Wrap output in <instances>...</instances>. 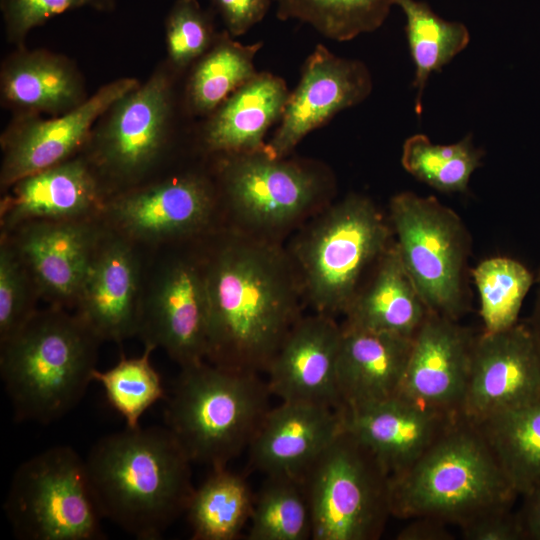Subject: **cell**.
<instances>
[{
  "instance_id": "28",
  "label": "cell",
  "mask_w": 540,
  "mask_h": 540,
  "mask_svg": "<svg viewBox=\"0 0 540 540\" xmlns=\"http://www.w3.org/2000/svg\"><path fill=\"white\" fill-rule=\"evenodd\" d=\"M262 42L242 44L226 30L190 69L184 89V108L195 117H208L233 92L257 74L254 58Z\"/></svg>"
},
{
  "instance_id": "9",
  "label": "cell",
  "mask_w": 540,
  "mask_h": 540,
  "mask_svg": "<svg viewBox=\"0 0 540 540\" xmlns=\"http://www.w3.org/2000/svg\"><path fill=\"white\" fill-rule=\"evenodd\" d=\"M389 210L402 262L426 307L457 321L469 308L470 237L461 218L435 197L412 192L393 196Z\"/></svg>"
},
{
  "instance_id": "19",
  "label": "cell",
  "mask_w": 540,
  "mask_h": 540,
  "mask_svg": "<svg viewBox=\"0 0 540 540\" xmlns=\"http://www.w3.org/2000/svg\"><path fill=\"white\" fill-rule=\"evenodd\" d=\"M475 336L456 320L430 312L413 337L397 396L433 411L460 415Z\"/></svg>"
},
{
  "instance_id": "3",
  "label": "cell",
  "mask_w": 540,
  "mask_h": 540,
  "mask_svg": "<svg viewBox=\"0 0 540 540\" xmlns=\"http://www.w3.org/2000/svg\"><path fill=\"white\" fill-rule=\"evenodd\" d=\"M103 341L68 309H37L0 342V376L18 422L48 424L72 410L93 381Z\"/></svg>"
},
{
  "instance_id": "37",
  "label": "cell",
  "mask_w": 540,
  "mask_h": 540,
  "mask_svg": "<svg viewBox=\"0 0 540 540\" xmlns=\"http://www.w3.org/2000/svg\"><path fill=\"white\" fill-rule=\"evenodd\" d=\"M168 65L177 73L191 68L213 45L215 30L210 11L198 0H175L165 19Z\"/></svg>"
},
{
  "instance_id": "8",
  "label": "cell",
  "mask_w": 540,
  "mask_h": 540,
  "mask_svg": "<svg viewBox=\"0 0 540 540\" xmlns=\"http://www.w3.org/2000/svg\"><path fill=\"white\" fill-rule=\"evenodd\" d=\"M313 540H376L391 512V475L343 428L305 474Z\"/></svg>"
},
{
  "instance_id": "5",
  "label": "cell",
  "mask_w": 540,
  "mask_h": 540,
  "mask_svg": "<svg viewBox=\"0 0 540 540\" xmlns=\"http://www.w3.org/2000/svg\"><path fill=\"white\" fill-rule=\"evenodd\" d=\"M270 396L258 373L203 361L181 368L166 398V427L192 463L226 468L249 447Z\"/></svg>"
},
{
  "instance_id": "1",
  "label": "cell",
  "mask_w": 540,
  "mask_h": 540,
  "mask_svg": "<svg viewBox=\"0 0 540 540\" xmlns=\"http://www.w3.org/2000/svg\"><path fill=\"white\" fill-rule=\"evenodd\" d=\"M203 237L209 321L206 360L267 372L295 323L303 294L295 265L271 239L232 227Z\"/></svg>"
},
{
  "instance_id": "24",
  "label": "cell",
  "mask_w": 540,
  "mask_h": 540,
  "mask_svg": "<svg viewBox=\"0 0 540 540\" xmlns=\"http://www.w3.org/2000/svg\"><path fill=\"white\" fill-rule=\"evenodd\" d=\"M343 413L344 428L377 456L391 477L416 462L460 416L433 411L399 396Z\"/></svg>"
},
{
  "instance_id": "41",
  "label": "cell",
  "mask_w": 540,
  "mask_h": 540,
  "mask_svg": "<svg viewBox=\"0 0 540 540\" xmlns=\"http://www.w3.org/2000/svg\"><path fill=\"white\" fill-rule=\"evenodd\" d=\"M211 4L220 15L225 30L235 38L263 20L271 0H211Z\"/></svg>"
},
{
  "instance_id": "25",
  "label": "cell",
  "mask_w": 540,
  "mask_h": 540,
  "mask_svg": "<svg viewBox=\"0 0 540 540\" xmlns=\"http://www.w3.org/2000/svg\"><path fill=\"white\" fill-rule=\"evenodd\" d=\"M412 343L413 338L342 328L337 363L342 410H357L397 396Z\"/></svg>"
},
{
  "instance_id": "26",
  "label": "cell",
  "mask_w": 540,
  "mask_h": 540,
  "mask_svg": "<svg viewBox=\"0 0 540 540\" xmlns=\"http://www.w3.org/2000/svg\"><path fill=\"white\" fill-rule=\"evenodd\" d=\"M289 95L282 78L257 72L205 118L201 147L215 156L266 150L265 135L281 119Z\"/></svg>"
},
{
  "instance_id": "21",
  "label": "cell",
  "mask_w": 540,
  "mask_h": 540,
  "mask_svg": "<svg viewBox=\"0 0 540 540\" xmlns=\"http://www.w3.org/2000/svg\"><path fill=\"white\" fill-rule=\"evenodd\" d=\"M341 339L342 327L332 316L301 317L266 372L271 395L342 410L337 385Z\"/></svg>"
},
{
  "instance_id": "33",
  "label": "cell",
  "mask_w": 540,
  "mask_h": 540,
  "mask_svg": "<svg viewBox=\"0 0 540 540\" xmlns=\"http://www.w3.org/2000/svg\"><path fill=\"white\" fill-rule=\"evenodd\" d=\"M249 522V540L311 539V516L303 483L285 476H267L254 499Z\"/></svg>"
},
{
  "instance_id": "31",
  "label": "cell",
  "mask_w": 540,
  "mask_h": 540,
  "mask_svg": "<svg viewBox=\"0 0 540 540\" xmlns=\"http://www.w3.org/2000/svg\"><path fill=\"white\" fill-rule=\"evenodd\" d=\"M406 16V36L415 64L413 86L417 89L415 111L422 112V95L428 77L449 63L466 48L470 35L460 22H449L437 16L425 2L397 0Z\"/></svg>"
},
{
  "instance_id": "11",
  "label": "cell",
  "mask_w": 540,
  "mask_h": 540,
  "mask_svg": "<svg viewBox=\"0 0 540 540\" xmlns=\"http://www.w3.org/2000/svg\"><path fill=\"white\" fill-rule=\"evenodd\" d=\"M214 179L232 228L262 237L283 231L313 211L325 194L315 168L263 151L217 156Z\"/></svg>"
},
{
  "instance_id": "40",
  "label": "cell",
  "mask_w": 540,
  "mask_h": 540,
  "mask_svg": "<svg viewBox=\"0 0 540 540\" xmlns=\"http://www.w3.org/2000/svg\"><path fill=\"white\" fill-rule=\"evenodd\" d=\"M467 540H521L523 534L512 507L485 512L459 527Z\"/></svg>"
},
{
  "instance_id": "12",
  "label": "cell",
  "mask_w": 540,
  "mask_h": 540,
  "mask_svg": "<svg viewBox=\"0 0 540 540\" xmlns=\"http://www.w3.org/2000/svg\"><path fill=\"white\" fill-rule=\"evenodd\" d=\"M221 207L214 178L183 171L158 175L109 196L100 218L109 230L153 250L216 230Z\"/></svg>"
},
{
  "instance_id": "39",
  "label": "cell",
  "mask_w": 540,
  "mask_h": 540,
  "mask_svg": "<svg viewBox=\"0 0 540 540\" xmlns=\"http://www.w3.org/2000/svg\"><path fill=\"white\" fill-rule=\"evenodd\" d=\"M115 6L116 0H0L5 38L15 48L25 47L34 28L66 11L88 7L111 12Z\"/></svg>"
},
{
  "instance_id": "14",
  "label": "cell",
  "mask_w": 540,
  "mask_h": 540,
  "mask_svg": "<svg viewBox=\"0 0 540 540\" xmlns=\"http://www.w3.org/2000/svg\"><path fill=\"white\" fill-rule=\"evenodd\" d=\"M139 83L133 77L110 81L61 116H12L0 137L1 191L28 175L81 154L100 116Z\"/></svg>"
},
{
  "instance_id": "36",
  "label": "cell",
  "mask_w": 540,
  "mask_h": 540,
  "mask_svg": "<svg viewBox=\"0 0 540 540\" xmlns=\"http://www.w3.org/2000/svg\"><path fill=\"white\" fill-rule=\"evenodd\" d=\"M154 349L145 345L141 356L122 355L108 370L93 372V381L102 385L108 403L123 417L128 428L139 427L143 414L167 398L161 376L150 360Z\"/></svg>"
},
{
  "instance_id": "4",
  "label": "cell",
  "mask_w": 540,
  "mask_h": 540,
  "mask_svg": "<svg viewBox=\"0 0 540 540\" xmlns=\"http://www.w3.org/2000/svg\"><path fill=\"white\" fill-rule=\"evenodd\" d=\"M510 485L477 426L461 415L408 469L391 477V512L462 526L512 507Z\"/></svg>"
},
{
  "instance_id": "13",
  "label": "cell",
  "mask_w": 540,
  "mask_h": 540,
  "mask_svg": "<svg viewBox=\"0 0 540 540\" xmlns=\"http://www.w3.org/2000/svg\"><path fill=\"white\" fill-rule=\"evenodd\" d=\"M172 247L145 265L137 336L183 368L206 361L208 296L200 245Z\"/></svg>"
},
{
  "instance_id": "34",
  "label": "cell",
  "mask_w": 540,
  "mask_h": 540,
  "mask_svg": "<svg viewBox=\"0 0 540 540\" xmlns=\"http://www.w3.org/2000/svg\"><path fill=\"white\" fill-rule=\"evenodd\" d=\"M482 156L470 134L450 145L433 144L427 136L416 134L404 142L401 163L419 181L440 192L455 193L467 191Z\"/></svg>"
},
{
  "instance_id": "23",
  "label": "cell",
  "mask_w": 540,
  "mask_h": 540,
  "mask_svg": "<svg viewBox=\"0 0 540 540\" xmlns=\"http://www.w3.org/2000/svg\"><path fill=\"white\" fill-rule=\"evenodd\" d=\"M88 97L83 74L64 54L25 46L1 62L0 103L12 116H61Z\"/></svg>"
},
{
  "instance_id": "35",
  "label": "cell",
  "mask_w": 540,
  "mask_h": 540,
  "mask_svg": "<svg viewBox=\"0 0 540 540\" xmlns=\"http://www.w3.org/2000/svg\"><path fill=\"white\" fill-rule=\"evenodd\" d=\"M472 276L480 300L484 331L497 332L515 325L535 276L519 261L492 257L481 261Z\"/></svg>"
},
{
  "instance_id": "15",
  "label": "cell",
  "mask_w": 540,
  "mask_h": 540,
  "mask_svg": "<svg viewBox=\"0 0 540 540\" xmlns=\"http://www.w3.org/2000/svg\"><path fill=\"white\" fill-rule=\"evenodd\" d=\"M540 400V350L526 322L475 336L460 415L476 423Z\"/></svg>"
},
{
  "instance_id": "16",
  "label": "cell",
  "mask_w": 540,
  "mask_h": 540,
  "mask_svg": "<svg viewBox=\"0 0 540 540\" xmlns=\"http://www.w3.org/2000/svg\"><path fill=\"white\" fill-rule=\"evenodd\" d=\"M105 230L99 217L77 220H38L10 232V238L48 305L74 308Z\"/></svg>"
},
{
  "instance_id": "17",
  "label": "cell",
  "mask_w": 540,
  "mask_h": 540,
  "mask_svg": "<svg viewBox=\"0 0 540 540\" xmlns=\"http://www.w3.org/2000/svg\"><path fill=\"white\" fill-rule=\"evenodd\" d=\"M142 249L106 227L97 244L74 309L102 341L137 336L146 265Z\"/></svg>"
},
{
  "instance_id": "29",
  "label": "cell",
  "mask_w": 540,
  "mask_h": 540,
  "mask_svg": "<svg viewBox=\"0 0 540 540\" xmlns=\"http://www.w3.org/2000/svg\"><path fill=\"white\" fill-rule=\"evenodd\" d=\"M474 424L518 496L540 483V400Z\"/></svg>"
},
{
  "instance_id": "6",
  "label": "cell",
  "mask_w": 540,
  "mask_h": 540,
  "mask_svg": "<svg viewBox=\"0 0 540 540\" xmlns=\"http://www.w3.org/2000/svg\"><path fill=\"white\" fill-rule=\"evenodd\" d=\"M391 230L377 206L356 194L328 207L307 227L290 257L317 313L346 312L367 271L392 243Z\"/></svg>"
},
{
  "instance_id": "18",
  "label": "cell",
  "mask_w": 540,
  "mask_h": 540,
  "mask_svg": "<svg viewBox=\"0 0 540 540\" xmlns=\"http://www.w3.org/2000/svg\"><path fill=\"white\" fill-rule=\"evenodd\" d=\"M371 90L372 78L362 62L340 58L317 45L305 61L280 125L267 143L268 153L285 158L307 134L338 112L365 100Z\"/></svg>"
},
{
  "instance_id": "27",
  "label": "cell",
  "mask_w": 540,
  "mask_h": 540,
  "mask_svg": "<svg viewBox=\"0 0 540 540\" xmlns=\"http://www.w3.org/2000/svg\"><path fill=\"white\" fill-rule=\"evenodd\" d=\"M429 313L393 240L344 313L341 326L413 338Z\"/></svg>"
},
{
  "instance_id": "22",
  "label": "cell",
  "mask_w": 540,
  "mask_h": 540,
  "mask_svg": "<svg viewBox=\"0 0 540 540\" xmlns=\"http://www.w3.org/2000/svg\"><path fill=\"white\" fill-rule=\"evenodd\" d=\"M344 428L343 410L281 401L270 408L252 439L250 465L266 476L302 482L305 474Z\"/></svg>"
},
{
  "instance_id": "32",
  "label": "cell",
  "mask_w": 540,
  "mask_h": 540,
  "mask_svg": "<svg viewBox=\"0 0 540 540\" xmlns=\"http://www.w3.org/2000/svg\"><path fill=\"white\" fill-rule=\"evenodd\" d=\"M396 1L275 0L280 20H298L336 41H349L379 28Z\"/></svg>"
},
{
  "instance_id": "44",
  "label": "cell",
  "mask_w": 540,
  "mask_h": 540,
  "mask_svg": "<svg viewBox=\"0 0 540 540\" xmlns=\"http://www.w3.org/2000/svg\"><path fill=\"white\" fill-rule=\"evenodd\" d=\"M535 296L533 300V306L531 310V314L526 321L528 327L530 328L535 341L538 345V348L540 350V269L535 276Z\"/></svg>"
},
{
  "instance_id": "10",
  "label": "cell",
  "mask_w": 540,
  "mask_h": 540,
  "mask_svg": "<svg viewBox=\"0 0 540 540\" xmlns=\"http://www.w3.org/2000/svg\"><path fill=\"white\" fill-rule=\"evenodd\" d=\"M3 507L18 539L104 538L85 459L69 446L51 447L20 464Z\"/></svg>"
},
{
  "instance_id": "7",
  "label": "cell",
  "mask_w": 540,
  "mask_h": 540,
  "mask_svg": "<svg viewBox=\"0 0 540 540\" xmlns=\"http://www.w3.org/2000/svg\"><path fill=\"white\" fill-rule=\"evenodd\" d=\"M178 74L164 61L95 123L81 154L109 196L158 176L172 148Z\"/></svg>"
},
{
  "instance_id": "20",
  "label": "cell",
  "mask_w": 540,
  "mask_h": 540,
  "mask_svg": "<svg viewBox=\"0 0 540 540\" xmlns=\"http://www.w3.org/2000/svg\"><path fill=\"white\" fill-rule=\"evenodd\" d=\"M1 232L38 220L99 217L109 194L83 154L28 175L4 192Z\"/></svg>"
},
{
  "instance_id": "38",
  "label": "cell",
  "mask_w": 540,
  "mask_h": 540,
  "mask_svg": "<svg viewBox=\"0 0 540 540\" xmlns=\"http://www.w3.org/2000/svg\"><path fill=\"white\" fill-rule=\"evenodd\" d=\"M40 296L8 235L0 236V342L18 331L37 311Z\"/></svg>"
},
{
  "instance_id": "2",
  "label": "cell",
  "mask_w": 540,
  "mask_h": 540,
  "mask_svg": "<svg viewBox=\"0 0 540 540\" xmlns=\"http://www.w3.org/2000/svg\"><path fill=\"white\" fill-rule=\"evenodd\" d=\"M191 463L166 426L106 435L85 459L101 518L141 540L159 539L186 512L195 490Z\"/></svg>"
},
{
  "instance_id": "43",
  "label": "cell",
  "mask_w": 540,
  "mask_h": 540,
  "mask_svg": "<svg viewBox=\"0 0 540 540\" xmlns=\"http://www.w3.org/2000/svg\"><path fill=\"white\" fill-rule=\"evenodd\" d=\"M522 497L523 504L517 515L523 539L540 540V483Z\"/></svg>"
},
{
  "instance_id": "42",
  "label": "cell",
  "mask_w": 540,
  "mask_h": 540,
  "mask_svg": "<svg viewBox=\"0 0 540 540\" xmlns=\"http://www.w3.org/2000/svg\"><path fill=\"white\" fill-rule=\"evenodd\" d=\"M396 536L398 540H450L452 533L446 528L447 523L428 517L411 519Z\"/></svg>"
},
{
  "instance_id": "30",
  "label": "cell",
  "mask_w": 540,
  "mask_h": 540,
  "mask_svg": "<svg viewBox=\"0 0 540 540\" xmlns=\"http://www.w3.org/2000/svg\"><path fill=\"white\" fill-rule=\"evenodd\" d=\"M254 498L246 481L227 468L194 490L186 509L194 540H233L250 520Z\"/></svg>"
}]
</instances>
